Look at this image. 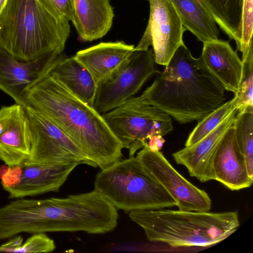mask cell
I'll list each match as a JSON object with an SVG mask.
<instances>
[{"instance_id": "obj_4", "label": "cell", "mask_w": 253, "mask_h": 253, "mask_svg": "<svg viewBox=\"0 0 253 253\" xmlns=\"http://www.w3.org/2000/svg\"><path fill=\"white\" fill-rule=\"evenodd\" d=\"M151 242L172 248L209 247L233 234L240 226L237 211L222 212L147 210L129 212Z\"/></svg>"}, {"instance_id": "obj_26", "label": "cell", "mask_w": 253, "mask_h": 253, "mask_svg": "<svg viewBox=\"0 0 253 253\" xmlns=\"http://www.w3.org/2000/svg\"><path fill=\"white\" fill-rule=\"evenodd\" d=\"M55 19L61 21H73L74 0H37Z\"/></svg>"}, {"instance_id": "obj_25", "label": "cell", "mask_w": 253, "mask_h": 253, "mask_svg": "<svg viewBox=\"0 0 253 253\" xmlns=\"http://www.w3.org/2000/svg\"><path fill=\"white\" fill-rule=\"evenodd\" d=\"M243 71L239 87L236 94L238 97V111L248 106H253V51L242 59Z\"/></svg>"}, {"instance_id": "obj_30", "label": "cell", "mask_w": 253, "mask_h": 253, "mask_svg": "<svg viewBox=\"0 0 253 253\" xmlns=\"http://www.w3.org/2000/svg\"><path fill=\"white\" fill-rule=\"evenodd\" d=\"M22 242L23 238L21 236H16L11 240L1 245L0 246V252L14 253L15 250L22 244Z\"/></svg>"}, {"instance_id": "obj_16", "label": "cell", "mask_w": 253, "mask_h": 253, "mask_svg": "<svg viewBox=\"0 0 253 253\" xmlns=\"http://www.w3.org/2000/svg\"><path fill=\"white\" fill-rule=\"evenodd\" d=\"M45 73L94 108L97 84L88 70L74 56L59 55Z\"/></svg>"}, {"instance_id": "obj_19", "label": "cell", "mask_w": 253, "mask_h": 253, "mask_svg": "<svg viewBox=\"0 0 253 253\" xmlns=\"http://www.w3.org/2000/svg\"><path fill=\"white\" fill-rule=\"evenodd\" d=\"M114 15L109 0H74L72 23L82 41L105 36L112 27Z\"/></svg>"}, {"instance_id": "obj_23", "label": "cell", "mask_w": 253, "mask_h": 253, "mask_svg": "<svg viewBox=\"0 0 253 253\" xmlns=\"http://www.w3.org/2000/svg\"><path fill=\"white\" fill-rule=\"evenodd\" d=\"M238 97L236 94L229 101L225 102L200 120L189 134L185 146H191L205 137L221 123L236 108Z\"/></svg>"}, {"instance_id": "obj_27", "label": "cell", "mask_w": 253, "mask_h": 253, "mask_svg": "<svg viewBox=\"0 0 253 253\" xmlns=\"http://www.w3.org/2000/svg\"><path fill=\"white\" fill-rule=\"evenodd\" d=\"M54 241L45 233L33 234L14 253H49L55 249Z\"/></svg>"}, {"instance_id": "obj_7", "label": "cell", "mask_w": 253, "mask_h": 253, "mask_svg": "<svg viewBox=\"0 0 253 253\" xmlns=\"http://www.w3.org/2000/svg\"><path fill=\"white\" fill-rule=\"evenodd\" d=\"M155 63L152 49L134 50L117 69L97 84L94 109L104 114L126 102L150 77L159 72Z\"/></svg>"}, {"instance_id": "obj_15", "label": "cell", "mask_w": 253, "mask_h": 253, "mask_svg": "<svg viewBox=\"0 0 253 253\" xmlns=\"http://www.w3.org/2000/svg\"><path fill=\"white\" fill-rule=\"evenodd\" d=\"M208 71L225 90L236 94L239 89L243 62L228 41L218 39L203 42L200 57Z\"/></svg>"}, {"instance_id": "obj_18", "label": "cell", "mask_w": 253, "mask_h": 253, "mask_svg": "<svg viewBox=\"0 0 253 253\" xmlns=\"http://www.w3.org/2000/svg\"><path fill=\"white\" fill-rule=\"evenodd\" d=\"M134 47L123 41L103 42L79 51L74 57L88 70L97 84L124 63Z\"/></svg>"}, {"instance_id": "obj_20", "label": "cell", "mask_w": 253, "mask_h": 253, "mask_svg": "<svg viewBox=\"0 0 253 253\" xmlns=\"http://www.w3.org/2000/svg\"><path fill=\"white\" fill-rule=\"evenodd\" d=\"M183 26L203 43L217 39L219 30L211 14L200 0H169Z\"/></svg>"}, {"instance_id": "obj_11", "label": "cell", "mask_w": 253, "mask_h": 253, "mask_svg": "<svg viewBox=\"0 0 253 253\" xmlns=\"http://www.w3.org/2000/svg\"><path fill=\"white\" fill-rule=\"evenodd\" d=\"M150 15L146 29L134 50H147L153 46L155 62L166 66L176 49L184 43L186 30L169 0H148Z\"/></svg>"}, {"instance_id": "obj_12", "label": "cell", "mask_w": 253, "mask_h": 253, "mask_svg": "<svg viewBox=\"0 0 253 253\" xmlns=\"http://www.w3.org/2000/svg\"><path fill=\"white\" fill-rule=\"evenodd\" d=\"M60 54L53 52L36 60L22 61L0 46V89L26 107V91Z\"/></svg>"}, {"instance_id": "obj_24", "label": "cell", "mask_w": 253, "mask_h": 253, "mask_svg": "<svg viewBox=\"0 0 253 253\" xmlns=\"http://www.w3.org/2000/svg\"><path fill=\"white\" fill-rule=\"evenodd\" d=\"M253 0H243L238 32L237 50L242 53V58L253 48Z\"/></svg>"}, {"instance_id": "obj_32", "label": "cell", "mask_w": 253, "mask_h": 253, "mask_svg": "<svg viewBox=\"0 0 253 253\" xmlns=\"http://www.w3.org/2000/svg\"></svg>"}, {"instance_id": "obj_3", "label": "cell", "mask_w": 253, "mask_h": 253, "mask_svg": "<svg viewBox=\"0 0 253 253\" xmlns=\"http://www.w3.org/2000/svg\"><path fill=\"white\" fill-rule=\"evenodd\" d=\"M70 32L37 0H7L0 14V46L20 61L62 53Z\"/></svg>"}, {"instance_id": "obj_13", "label": "cell", "mask_w": 253, "mask_h": 253, "mask_svg": "<svg viewBox=\"0 0 253 253\" xmlns=\"http://www.w3.org/2000/svg\"><path fill=\"white\" fill-rule=\"evenodd\" d=\"M238 109L215 129L196 143L172 154L176 163L185 166L193 177L205 182L215 180L212 162L216 148L227 130L233 124Z\"/></svg>"}, {"instance_id": "obj_29", "label": "cell", "mask_w": 253, "mask_h": 253, "mask_svg": "<svg viewBox=\"0 0 253 253\" xmlns=\"http://www.w3.org/2000/svg\"><path fill=\"white\" fill-rule=\"evenodd\" d=\"M165 142L163 136L160 134L154 135L147 141V146L153 152L160 151Z\"/></svg>"}, {"instance_id": "obj_21", "label": "cell", "mask_w": 253, "mask_h": 253, "mask_svg": "<svg viewBox=\"0 0 253 253\" xmlns=\"http://www.w3.org/2000/svg\"><path fill=\"white\" fill-rule=\"evenodd\" d=\"M200 0L223 32L237 43L243 0Z\"/></svg>"}, {"instance_id": "obj_10", "label": "cell", "mask_w": 253, "mask_h": 253, "mask_svg": "<svg viewBox=\"0 0 253 253\" xmlns=\"http://www.w3.org/2000/svg\"><path fill=\"white\" fill-rule=\"evenodd\" d=\"M136 156L145 170L175 201L179 210L210 211L211 201L208 194L180 174L162 152L152 151L145 146Z\"/></svg>"}, {"instance_id": "obj_1", "label": "cell", "mask_w": 253, "mask_h": 253, "mask_svg": "<svg viewBox=\"0 0 253 253\" xmlns=\"http://www.w3.org/2000/svg\"><path fill=\"white\" fill-rule=\"evenodd\" d=\"M26 106L58 126L101 169L121 160V144L94 108L44 73L28 88Z\"/></svg>"}, {"instance_id": "obj_28", "label": "cell", "mask_w": 253, "mask_h": 253, "mask_svg": "<svg viewBox=\"0 0 253 253\" xmlns=\"http://www.w3.org/2000/svg\"><path fill=\"white\" fill-rule=\"evenodd\" d=\"M21 105L15 104L0 109V134L9 125Z\"/></svg>"}, {"instance_id": "obj_22", "label": "cell", "mask_w": 253, "mask_h": 253, "mask_svg": "<svg viewBox=\"0 0 253 253\" xmlns=\"http://www.w3.org/2000/svg\"><path fill=\"white\" fill-rule=\"evenodd\" d=\"M234 122L236 140L244 155L249 176L253 179V106L237 112Z\"/></svg>"}, {"instance_id": "obj_8", "label": "cell", "mask_w": 253, "mask_h": 253, "mask_svg": "<svg viewBox=\"0 0 253 253\" xmlns=\"http://www.w3.org/2000/svg\"><path fill=\"white\" fill-rule=\"evenodd\" d=\"M25 107L32 135L31 154L27 164L77 163L97 167L55 124L32 108Z\"/></svg>"}, {"instance_id": "obj_5", "label": "cell", "mask_w": 253, "mask_h": 253, "mask_svg": "<svg viewBox=\"0 0 253 253\" xmlns=\"http://www.w3.org/2000/svg\"><path fill=\"white\" fill-rule=\"evenodd\" d=\"M94 190L117 209L126 212L176 206L175 201L144 169L137 156L120 160L101 169Z\"/></svg>"}, {"instance_id": "obj_14", "label": "cell", "mask_w": 253, "mask_h": 253, "mask_svg": "<svg viewBox=\"0 0 253 253\" xmlns=\"http://www.w3.org/2000/svg\"><path fill=\"white\" fill-rule=\"evenodd\" d=\"M215 180L232 191L250 187L253 179L249 175L245 157L240 151L233 124L220 141L212 162Z\"/></svg>"}, {"instance_id": "obj_31", "label": "cell", "mask_w": 253, "mask_h": 253, "mask_svg": "<svg viewBox=\"0 0 253 253\" xmlns=\"http://www.w3.org/2000/svg\"><path fill=\"white\" fill-rule=\"evenodd\" d=\"M7 0H0V14L3 9Z\"/></svg>"}, {"instance_id": "obj_6", "label": "cell", "mask_w": 253, "mask_h": 253, "mask_svg": "<svg viewBox=\"0 0 253 253\" xmlns=\"http://www.w3.org/2000/svg\"><path fill=\"white\" fill-rule=\"evenodd\" d=\"M102 116L122 148L129 150V157L147 146L151 136H164L173 129L171 117L141 96L130 98Z\"/></svg>"}, {"instance_id": "obj_2", "label": "cell", "mask_w": 253, "mask_h": 253, "mask_svg": "<svg viewBox=\"0 0 253 253\" xmlns=\"http://www.w3.org/2000/svg\"><path fill=\"white\" fill-rule=\"evenodd\" d=\"M141 95L181 124L199 121L224 103L225 89L184 43Z\"/></svg>"}, {"instance_id": "obj_9", "label": "cell", "mask_w": 253, "mask_h": 253, "mask_svg": "<svg viewBox=\"0 0 253 253\" xmlns=\"http://www.w3.org/2000/svg\"><path fill=\"white\" fill-rule=\"evenodd\" d=\"M79 164H26L0 167V180L11 199L23 198L49 192H57Z\"/></svg>"}, {"instance_id": "obj_17", "label": "cell", "mask_w": 253, "mask_h": 253, "mask_svg": "<svg viewBox=\"0 0 253 253\" xmlns=\"http://www.w3.org/2000/svg\"><path fill=\"white\" fill-rule=\"evenodd\" d=\"M32 129L25 107L20 105L9 125L0 134V160L9 167L27 164L32 149Z\"/></svg>"}]
</instances>
